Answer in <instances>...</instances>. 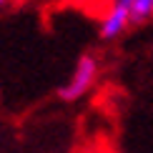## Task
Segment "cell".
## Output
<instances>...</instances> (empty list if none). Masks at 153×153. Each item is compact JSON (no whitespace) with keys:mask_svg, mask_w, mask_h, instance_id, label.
I'll list each match as a JSON object with an SVG mask.
<instances>
[{"mask_svg":"<svg viewBox=\"0 0 153 153\" xmlns=\"http://www.w3.org/2000/svg\"><path fill=\"white\" fill-rule=\"evenodd\" d=\"M153 18V0H108V8L100 15L98 33L103 40H116L133 25H141Z\"/></svg>","mask_w":153,"mask_h":153,"instance_id":"cell-1","label":"cell"},{"mask_svg":"<svg viewBox=\"0 0 153 153\" xmlns=\"http://www.w3.org/2000/svg\"><path fill=\"white\" fill-rule=\"evenodd\" d=\"M98 75H100V63H98V58L91 55V53L80 55L78 63H75V68L71 71V75H68V80L60 85L58 95H60L63 100H68V103L80 100L83 95H88V93L93 91Z\"/></svg>","mask_w":153,"mask_h":153,"instance_id":"cell-2","label":"cell"},{"mask_svg":"<svg viewBox=\"0 0 153 153\" xmlns=\"http://www.w3.org/2000/svg\"><path fill=\"white\" fill-rule=\"evenodd\" d=\"M10 3H13V0H0V10H5V8H8Z\"/></svg>","mask_w":153,"mask_h":153,"instance_id":"cell-3","label":"cell"}]
</instances>
